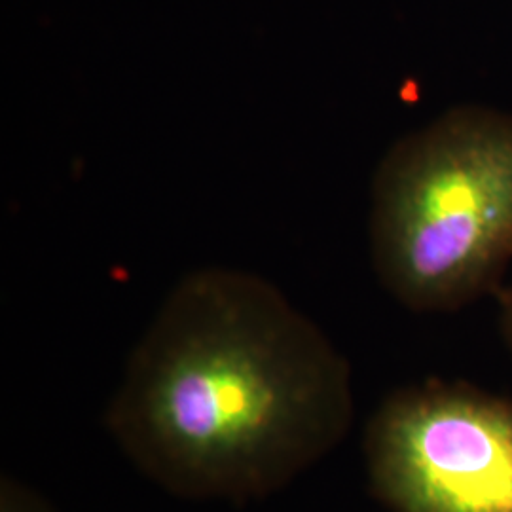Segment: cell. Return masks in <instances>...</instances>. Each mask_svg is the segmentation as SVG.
<instances>
[{"label":"cell","instance_id":"1","mask_svg":"<svg viewBox=\"0 0 512 512\" xmlns=\"http://www.w3.org/2000/svg\"><path fill=\"white\" fill-rule=\"evenodd\" d=\"M351 368L272 281L200 268L167 293L105 412L129 463L173 497L245 505L349 435Z\"/></svg>","mask_w":512,"mask_h":512},{"label":"cell","instance_id":"2","mask_svg":"<svg viewBox=\"0 0 512 512\" xmlns=\"http://www.w3.org/2000/svg\"><path fill=\"white\" fill-rule=\"evenodd\" d=\"M370 256L416 313L492 293L512 260V114L459 105L389 148L372 181Z\"/></svg>","mask_w":512,"mask_h":512},{"label":"cell","instance_id":"3","mask_svg":"<svg viewBox=\"0 0 512 512\" xmlns=\"http://www.w3.org/2000/svg\"><path fill=\"white\" fill-rule=\"evenodd\" d=\"M366 476L387 512H512V399L425 380L366 423Z\"/></svg>","mask_w":512,"mask_h":512},{"label":"cell","instance_id":"4","mask_svg":"<svg viewBox=\"0 0 512 512\" xmlns=\"http://www.w3.org/2000/svg\"><path fill=\"white\" fill-rule=\"evenodd\" d=\"M0 512H59L31 484L4 473L0 480Z\"/></svg>","mask_w":512,"mask_h":512},{"label":"cell","instance_id":"5","mask_svg":"<svg viewBox=\"0 0 512 512\" xmlns=\"http://www.w3.org/2000/svg\"><path fill=\"white\" fill-rule=\"evenodd\" d=\"M501 332H503V340H505V344H507V348H509L512 355V287L511 291L505 296V302H503Z\"/></svg>","mask_w":512,"mask_h":512}]
</instances>
